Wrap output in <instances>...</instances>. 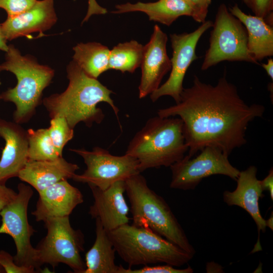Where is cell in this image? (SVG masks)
Masks as SVG:
<instances>
[{
    "mask_svg": "<svg viewBox=\"0 0 273 273\" xmlns=\"http://www.w3.org/2000/svg\"><path fill=\"white\" fill-rule=\"evenodd\" d=\"M264 107L248 105L240 97L237 87L228 81L225 71L215 85L194 75L192 85L184 88L180 101L160 109L161 117L179 116L183 122L187 157H193L207 146L217 148L228 156L245 145L249 123L262 116Z\"/></svg>",
    "mask_w": 273,
    "mask_h": 273,
    "instance_id": "1",
    "label": "cell"
},
{
    "mask_svg": "<svg viewBox=\"0 0 273 273\" xmlns=\"http://www.w3.org/2000/svg\"><path fill=\"white\" fill-rule=\"evenodd\" d=\"M66 73L69 83L66 89L42 100L51 118L64 117L73 129L81 122L90 127L94 123H101L105 117L102 109L97 107L100 102L108 103L118 118L119 109L110 97L111 90L88 76L73 60L67 65Z\"/></svg>",
    "mask_w": 273,
    "mask_h": 273,
    "instance_id": "2",
    "label": "cell"
},
{
    "mask_svg": "<svg viewBox=\"0 0 273 273\" xmlns=\"http://www.w3.org/2000/svg\"><path fill=\"white\" fill-rule=\"evenodd\" d=\"M9 71L17 78V84L2 93V100L13 103L16 107L14 121L20 124L28 122L42 102L43 90L51 83L55 70L40 64L30 54L22 55L12 44H8L5 59L0 64V72Z\"/></svg>",
    "mask_w": 273,
    "mask_h": 273,
    "instance_id": "3",
    "label": "cell"
},
{
    "mask_svg": "<svg viewBox=\"0 0 273 273\" xmlns=\"http://www.w3.org/2000/svg\"><path fill=\"white\" fill-rule=\"evenodd\" d=\"M183 122L180 118H150L129 142L125 154L136 158L140 172L151 168L170 166L185 156Z\"/></svg>",
    "mask_w": 273,
    "mask_h": 273,
    "instance_id": "4",
    "label": "cell"
},
{
    "mask_svg": "<svg viewBox=\"0 0 273 273\" xmlns=\"http://www.w3.org/2000/svg\"><path fill=\"white\" fill-rule=\"evenodd\" d=\"M132 224L151 231L194 255L196 251L165 200L151 189L141 173L125 180Z\"/></svg>",
    "mask_w": 273,
    "mask_h": 273,
    "instance_id": "5",
    "label": "cell"
},
{
    "mask_svg": "<svg viewBox=\"0 0 273 273\" xmlns=\"http://www.w3.org/2000/svg\"><path fill=\"white\" fill-rule=\"evenodd\" d=\"M119 256L129 267L165 263L180 267L194 255L146 229L128 223L107 232Z\"/></svg>",
    "mask_w": 273,
    "mask_h": 273,
    "instance_id": "6",
    "label": "cell"
},
{
    "mask_svg": "<svg viewBox=\"0 0 273 273\" xmlns=\"http://www.w3.org/2000/svg\"><path fill=\"white\" fill-rule=\"evenodd\" d=\"M210 32L209 45L201 69L204 71L222 61H244L258 64L248 49V36L242 23L224 3L218 7Z\"/></svg>",
    "mask_w": 273,
    "mask_h": 273,
    "instance_id": "7",
    "label": "cell"
},
{
    "mask_svg": "<svg viewBox=\"0 0 273 273\" xmlns=\"http://www.w3.org/2000/svg\"><path fill=\"white\" fill-rule=\"evenodd\" d=\"M44 222L47 234L35 247L40 266L46 263L54 268L64 263L74 272L83 273L86 266L80 254L84 244L81 231L71 226L69 216L51 218Z\"/></svg>",
    "mask_w": 273,
    "mask_h": 273,
    "instance_id": "8",
    "label": "cell"
},
{
    "mask_svg": "<svg viewBox=\"0 0 273 273\" xmlns=\"http://www.w3.org/2000/svg\"><path fill=\"white\" fill-rule=\"evenodd\" d=\"M17 188L18 192L14 199L0 212V234L8 235L13 239L17 251L14 259L17 265L39 271L41 266L36 249L31 243L35 230L29 223L27 217L28 206L33 191L23 183H20Z\"/></svg>",
    "mask_w": 273,
    "mask_h": 273,
    "instance_id": "9",
    "label": "cell"
},
{
    "mask_svg": "<svg viewBox=\"0 0 273 273\" xmlns=\"http://www.w3.org/2000/svg\"><path fill=\"white\" fill-rule=\"evenodd\" d=\"M70 150L80 155L86 166L82 174H75L72 177L77 182L105 190L117 181L125 180L141 173L138 160L126 154L123 156L113 155L99 147L94 148L92 151L84 149Z\"/></svg>",
    "mask_w": 273,
    "mask_h": 273,
    "instance_id": "10",
    "label": "cell"
},
{
    "mask_svg": "<svg viewBox=\"0 0 273 273\" xmlns=\"http://www.w3.org/2000/svg\"><path fill=\"white\" fill-rule=\"evenodd\" d=\"M199 152L194 158L186 155L169 166L172 173L170 188L194 190L203 178L215 174L237 180L240 171L230 163L229 156L222 150L207 146Z\"/></svg>",
    "mask_w": 273,
    "mask_h": 273,
    "instance_id": "11",
    "label": "cell"
},
{
    "mask_svg": "<svg viewBox=\"0 0 273 273\" xmlns=\"http://www.w3.org/2000/svg\"><path fill=\"white\" fill-rule=\"evenodd\" d=\"M213 22L206 20L193 31L170 35L172 58L170 75L165 83L150 94L154 102L164 96L171 97L178 103L184 89L183 81L188 69L198 57L196 53L197 44L201 36L212 27Z\"/></svg>",
    "mask_w": 273,
    "mask_h": 273,
    "instance_id": "12",
    "label": "cell"
},
{
    "mask_svg": "<svg viewBox=\"0 0 273 273\" xmlns=\"http://www.w3.org/2000/svg\"><path fill=\"white\" fill-rule=\"evenodd\" d=\"M167 34L155 25L149 41L144 46L141 65L142 76L139 86V98L146 97L156 90L163 77L171 69L166 49Z\"/></svg>",
    "mask_w": 273,
    "mask_h": 273,
    "instance_id": "13",
    "label": "cell"
},
{
    "mask_svg": "<svg viewBox=\"0 0 273 273\" xmlns=\"http://www.w3.org/2000/svg\"><path fill=\"white\" fill-rule=\"evenodd\" d=\"M94 198L88 213L93 218H98L107 231L128 223L129 208L124 196L125 180H119L105 190L88 185Z\"/></svg>",
    "mask_w": 273,
    "mask_h": 273,
    "instance_id": "14",
    "label": "cell"
},
{
    "mask_svg": "<svg viewBox=\"0 0 273 273\" xmlns=\"http://www.w3.org/2000/svg\"><path fill=\"white\" fill-rule=\"evenodd\" d=\"M0 137L5 141V146L0 158V183L13 177H18L19 172L28 161V141L27 130L14 121L0 118Z\"/></svg>",
    "mask_w": 273,
    "mask_h": 273,
    "instance_id": "15",
    "label": "cell"
},
{
    "mask_svg": "<svg viewBox=\"0 0 273 273\" xmlns=\"http://www.w3.org/2000/svg\"><path fill=\"white\" fill-rule=\"evenodd\" d=\"M57 20L54 0H37L27 11L7 17L1 24L6 39L12 40L34 32L43 34V32L52 28Z\"/></svg>",
    "mask_w": 273,
    "mask_h": 273,
    "instance_id": "16",
    "label": "cell"
},
{
    "mask_svg": "<svg viewBox=\"0 0 273 273\" xmlns=\"http://www.w3.org/2000/svg\"><path fill=\"white\" fill-rule=\"evenodd\" d=\"M257 169L253 165L240 171L236 180L237 187L233 191H225L223 200L228 206H238L246 211L255 221L258 230V240L261 231H266L265 219L261 215L259 200L264 196L260 180L257 178Z\"/></svg>",
    "mask_w": 273,
    "mask_h": 273,
    "instance_id": "17",
    "label": "cell"
},
{
    "mask_svg": "<svg viewBox=\"0 0 273 273\" xmlns=\"http://www.w3.org/2000/svg\"><path fill=\"white\" fill-rule=\"evenodd\" d=\"M38 194L36 208L32 212L37 221L69 216L73 209L83 202L81 192L67 180L57 183Z\"/></svg>",
    "mask_w": 273,
    "mask_h": 273,
    "instance_id": "18",
    "label": "cell"
},
{
    "mask_svg": "<svg viewBox=\"0 0 273 273\" xmlns=\"http://www.w3.org/2000/svg\"><path fill=\"white\" fill-rule=\"evenodd\" d=\"M78 166L61 157L56 159L28 161L18 177L38 193L63 180L72 178Z\"/></svg>",
    "mask_w": 273,
    "mask_h": 273,
    "instance_id": "19",
    "label": "cell"
},
{
    "mask_svg": "<svg viewBox=\"0 0 273 273\" xmlns=\"http://www.w3.org/2000/svg\"><path fill=\"white\" fill-rule=\"evenodd\" d=\"M230 13L244 25L247 32L248 49L258 63L273 55V26L265 20L244 12L235 4L229 8Z\"/></svg>",
    "mask_w": 273,
    "mask_h": 273,
    "instance_id": "20",
    "label": "cell"
},
{
    "mask_svg": "<svg viewBox=\"0 0 273 273\" xmlns=\"http://www.w3.org/2000/svg\"><path fill=\"white\" fill-rule=\"evenodd\" d=\"M113 14H122L131 12L145 13L150 21L170 26L179 17H191L192 11L184 0H158L155 2L126 3L115 6Z\"/></svg>",
    "mask_w": 273,
    "mask_h": 273,
    "instance_id": "21",
    "label": "cell"
},
{
    "mask_svg": "<svg viewBox=\"0 0 273 273\" xmlns=\"http://www.w3.org/2000/svg\"><path fill=\"white\" fill-rule=\"evenodd\" d=\"M96 235L93 245L85 254L83 273H118L119 265L115 263V250L98 218H96Z\"/></svg>",
    "mask_w": 273,
    "mask_h": 273,
    "instance_id": "22",
    "label": "cell"
},
{
    "mask_svg": "<svg viewBox=\"0 0 273 273\" xmlns=\"http://www.w3.org/2000/svg\"><path fill=\"white\" fill-rule=\"evenodd\" d=\"M73 61L89 76L97 79L109 70L110 50L97 42H80L73 48Z\"/></svg>",
    "mask_w": 273,
    "mask_h": 273,
    "instance_id": "23",
    "label": "cell"
},
{
    "mask_svg": "<svg viewBox=\"0 0 273 273\" xmlns=\"http://www.w3.org/2000/svg\"><path fill=\"white\" fill-rule=\"evenodd\" d=\"M144 46L136 40L120 43L110 52L109 69L133 73L141 66Z\"/></svg>",
    "mask_w": 273,
    "mask_h": 273,
    "instance_id": "24",
    "label": "cell"
},
{
    "mask_svg": "<svg viewBox=\"0 0 273 273\" xmlns=\"http://www.w3.org/2000/svg\"><path fill=\"white\" fill-rule=\"evenodd\" d=\"M28 141V161L56 159L62 157L56 150L48 128L27 130Z\"/></svg>",
    "mask_w": 273,
    "mask_h": 273,
    "instance_id": "25",
    "label": "cell"
},
{
    "mask_svg": "<svg viewBox=\"0 0 273 273\" xmlns=\"http://www.w3.org/2000/svg\"><path fill=\"white\" fill-rule=\"evenodd\" d=\"M53 145L60 156L65 145L74 136V130L69 125L66 118L56 116L51 118L50 125L48 127Z\"/></svg>",
    "mask_w": 273,
    "mask_h": 273,
    "instance_id": "26",
    "label": "cell"
},
{
    "mask_svg": "<svg viewBox=\"0 0 273 273\" xmlns=\"http://www.w3.org/2000/svg\"><path fill=\"white\" fill-rule=\"evenodd\" d=\"M193 268L188 266L186 268L179 269L171 265H158L156 266L145 265L144 267L132 269L131 267L125 268L122 265H119L118 273H192Z\"/></svg>",
    "mask_w": 273,
    "mask_h": 273,
    "instance_id": "27",
    "label": "cell"
},
{
    "mask_svg": "<svg viewBox=\"0 0 273 273\" xmlns=\"http://www.w3.org/2000/svg\"><path fill=\"white\" fill-rule=\"evenodd\" d=\"M37 0H0V8L4 9L7 17L19 15L31 8Z\"/></svg>",
    "mask_w": 273,
    "mask_h": 273,
    "instance_id": "28",
    "label": "cell"
},
{
    "mask_svg": "<svg viewBox=\"0 0 273 273\" xmlns=\"http://www.w3.org/2000/svg\"><path fill=\"white\" fill-rule=\"evenodd\" d=\"M0 265L6 273H33L34 268L19 266L14 261V256L4 250H0Z\"/></svg>",
    "mask_w": 273,
    "mask_h": 273,
    "instance_id": "29",
    "label": "cell"
},
{
    "mask_svg": "<svg viewBox=\"0 0 273 273\" xmlns=\"http://www.w3.org/2000/svg\"><path fill=\"white\" fill-rule=\"evenodd\" d=\"M254 15L265 19L273 13V0H242Z\"/></svg>",
    "mask_w": 273,
    "mask_h": 273,
    "instance_id": "30",
    "label": "cell"
},
{
    "mask_svg": "<svg viewBox=\"0 0 273 273\" xmlns=\"http://www.w3.org/2000/svg\"><path fill=\"white\" fill-rule=\"evenodd\" d=\"M192 11L191 17L196 22L203 23L206 20L212 0H184Z\"/></svg>",
    "mask_w": 273,
    "mask_h": 273,
    "instance_id": "31",
    "label": "cell"
},
{
    "mask_svg": "<svg viewBox=\"0 0 273 273\" xmlns=\"http://www.w3.org/2000/svg\"><path fill=\"white\" fill-rule=\"evenodd\" d=\"M17 193L7 187L5 184L0 183V212L15 197Z\"/></svg>",
    "mask_w": 273,
    "mask_h": 273,
    "instance_id": "32",
    "label": "cell"
},
{
    "mask_svg": "<svg viewBox=\"0 0 273 273\" xmlns=\"http://www.w3.org/2000/svg\"><path fill=\"white\" fill-rule=\"evenodd\" d=\"M107 13V9L101 6L96 0H88L87 13L82 23L87 22L90 17L94 15H104Z\"/></svg>",
    "mask_w": 273,
    "mask_h": 273,
    "instance_id": "33",
    "label": "cell"
},
{
    "mask_svg": "<svg viewBox=\"0 0 273 273\" xmlns=\"http://www.w3.org/2000/svg\"><path fill=\"white\" fill-rule=\"evenodd\" d=\"M261 187L263 190H268L270 197L273 200V170L271 168L269 171L268 175L262 180H260Z\"/></svg>",
    "mask_w": 273,
    "mask_h": 273,
    "instance_id": "34",
    "label": "cell"
},
{
    "mask_svg": "<svg viewBox=\"0 0 273 273\" xmlns=\"http://www.w3.org/2000/svg\"><path fill=\"white\" fill-rule=\"evenodd\" d=\"M262 67L265 70L266 73L272 81L273 80V59L269 58L266 63H262Z\"/></svg>",
    "mask_w": 273,
    "mask_h": 273,
    "instance_id": "35",
    "label": "cell"
},
{
    "mask_svg": "<svg viewBox=\"0 0 273 273\" xmlns=\"http://www.w3.org/2000/svg\"><path fill=\"white\" fill-rule=\"evenodd\" d=\"M7 41L3 34L1 24L0 23V50L5 52L7 51L8 49Z\"/></svg>",
    "mask_w": 273,
    "mask_h": 273,
    "instance_id": "36",
    "label": "cell"
},
{
    "mask_svg": "<svg viewBox=\"0 0 273 273\" xmlns=\"http://www.w3.org/2000/svg\"><path fill=\"white\" fill-rule=\"evenodd\" d=\"M272 212L271 213V215H270V217L267 219L265 220V224L266 227H268L269 229H270L272 231L273 230V223H272Z\"/></svg>",
    "mask_w": 273,
    "mask_h": 273,
    "instance_id": "37",
    "label": "cell"
},
{
    "mask_svg": "<svg viewBox=\"0 0 273 273\" xmlns=\"http://www.w3.org/2000/svg\"><path fill=\"white\" fill-rule=\"evenodd\" d=\"M5 272V270L4 268L0 265V273H4Z\"/></svg>",
    "mask_w": 273,
    "mask_h": 273,
    "instance_id": "38",
    "label": "cell"
},
{
    "mask_svg": "<svg viewBox=\"0 0 273 273\" xmlns=\"http://www.w3.org/2000/svg\"><path fill=\"white\" fill-rule=\"evenodd\" d=\"M0 85H1V81H0ZM1 93L0 92V100H2V96H1Z\"/></svg>",
    "mask_w": 273,
    "mask_h": 273,
    "instance_id": "39",
    "label": "cell"
}]
</instances>
